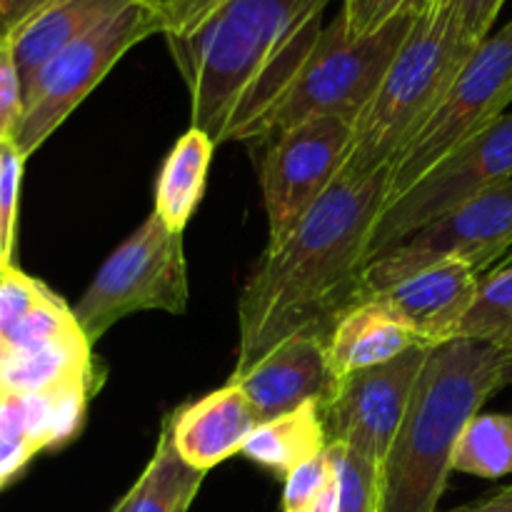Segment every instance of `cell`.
I'll return each instance as SVG.
<instances>
[{
    "label": "cell",
    "instance_id": "cell-6",
    "mask_svg": "<svg viewBox=\"0 0 512 512\" xmlns=\"http://www.w3.org/2000/svg\"><path fill=\"white\" fill-rule=\"evenodd\" d=\"M175 3L138 0L55 53L25 88L23 118L13 135L18 153L28 160L130 48L150 35L168 33Z\"/></svg>",
    "mask_w": 512,
    "mask_h": 512
},
{
    "label": "cell",
    "instance_id": "cell-15",
    "mask_svg": "<svg viewBox=\"0 0 512 512\" xmlns=\"http://www.w3.org/2000/svg\"><path fill=\"white\" fill-rule=\"evenodd\" d=\"M258 425V415L243 390L228 383L175 410L165 430L183 463L208 473L215 465L238 455Z\"/></svg>",
    "mask_w": 512,
    "mask_h": 512
},
{
    "label": "cell",
    "instance_id": "cell-36",
    "mask_svg": "<svg viewBox=\"0 0 512 512\" xmlns=\"http://www.w3.org/2000/svg\"><path fill=\"white\" fill-rule=\"evenodd\" d=\"M463 512H512V488L498 490L495 495H490L488 500H483V503L473 505V508L463 510Z\"/></svg>",
    "mask_w": 512,
    "mask_h": 512
},
{
    "label": "cell",
    "instance_id": "cell-27",
    "mask_svg": "<svg viewBox=\"0 0 512 512\" xmlns=\"http://www.w3.org/2000/svg\"><path fill=\"white\" fill-rule=\"evenodd\" d=\"M80 325L75 320L73 310L65 308L58 295L50 293L13 333L8 335V350L38 348V345L50 343V340L65 338L70 333H78Z\"/></svg>",
    "mask_w": 512,
    "mask_h": 512
},
{
    "label": "cell",
    "instance_id": "cell-35",
    "mask_svg": "<svg viewBox=\"0 0 512 512\" xmlns=\"http://www.w3.org/2000/svg\"><path fill=\"white\" fill-rule=\"evenodd\" d=\"M338 508H340V480H338V473H335V478L330 480L328 488L313 500V505H310L305 512H338Z\"/></svg>",
    "mask_w": 512,
    "mask_h": 512
},
{
    "label": "cell",
    "instance_id": "cell-16",
    "mask_svg": "<svg viewBox=\"0 0 512 512\" xmlns=\"http://www.w3.org/2000/svg\"><path fill=\"white\" fill-rule=\"evenodd\" d=\"M425 345L408 325L400 323L383 303L365 298L335 323L328 335V363L333 380L358 370L390 363L408 350ZM335 385V383H333Z\"/></svg>",
    "mask_w": 512,
    "mask_h": 512
},
{
    "label": "cell",
    "instance_id": "cell-25",
    "mask_svg": "<svg viewBox=\"0 0 512 512\" xmlns=\"http://www.w3.org/2000/svg\"><path fill=\"white\" fill-rule=\"evenodd\" d=\"M438 0H343L345 30L353 38H365L400 18H418Z\"/></svg>",
    "mask_w": 512,
    "mask_h": 512
},
{
    "label": "cell",
    "instance_id": "cell-43",
    "mask_svg": "<svg viewBox=\"0 0 512 512\" xmlns=\"http://www.w3.org/2000/svg\"><path fill=\"white\" fill-rule=\"evenodd\" d=\"M510 488H512V485H510Z\"/></svg>",
    "mask_w": 512,
    "mask_h": 512
},
{
    "label": "cell",
    "instance_id": "cell-17",
    "mask_svg": "<svg viewBox=\"0 0 512 512\" xmlns=\"http://www.w3.org/2000/svg\"><path fill=\"white\" fill-rule=\"evenodd\" d=\"M133 3L138 0H55L15 30L8 40L23 80V95L30 80L55 53Z\"/></svg>",
    "mask_w": 512,
    "mask_h": 512
},
{
    "label": "cell",
    "instance_id": "cell-41",
    "mask_svg": "<svg viewBox=\"0 0 512 512\" xmlns=\"http://www.w3.org/2000/svg\"><path fill=\"white\" fill-rule=\"evenodd\" d=\"M5 268V263H3V258H0V270H3Z\"/></svg>",
    "mask_w": 512,
    "mask_h": 512
},
{
    "label": "cell",
    "instance_id": "cell-3",
    "mask_svg": "<svg viewBox=\"0 0 512 512\" xmlns=\"http://www.w3.org/2000/svg\"><path fill=\"white\" fill-rule=\"evenodd\" d=\"M505 348L453 338L433 345L408 415L380 465L378 512H438L465 425L503 388Z\"/></svg>",
    "mask_w": 512,
    "mask_h": 512
},
{
    "label": "cell",
    "instance_id": "cell-39",
    "mask_svg": "<svg viewBox=\"0 0 512 512\" xmlns=\"http://www.w3.org/2000/svg\"><path fill=\"white\" fill-rule=\"evenodd\" d=\"M5 353H8V343H5V338H3V335H0V363H3Z\"/></svg>",
    "mask_w": 512,
    "mask_h": 512
},
{
    "label": "cell",
    "instance_id": "cell-20",
    "mask_svg": "<svg viewBox=\"0 0 512 512\" xmlns=\"http://www.w3.org/2000/svg\"><path fill=\"white\" fill-rule=\"evenodd\" d=\"M328 445L320 403H308L303 408L260 423L248 443L243 445L240 455L273 470V473L288 475L300 463L323 453Z\"/></svg>",
    "mask_w": 512,
    "mask_h": 512
},
{
    "label": "cell",
    "instance_id": "cell-10",
    "mask_svg": "<svg viewBox=\"0 0 512 512\" xmlns=\"http://www.w3.org/2000/svg\"><path fill=\"white\" fill-rule=\"evenodd\" d=\"M512 178V113L500 115L475 138L435 165L408 193L388 203L370 240L368 263L403 243L415 230L443 218L465 200Z\"/></svg>",
    "mask_w": 512,
    "mask_h": 512
},
{
    "label": "cell",
    "instance_id": "cell-40",
    "mask_svg": "<svg viewBox=\"0 0 512 512\" xmlns=\"http://www.w3.org/2000/svg\"><path fill=\"white\" fill-rule=\"evenodd\" d=\"M512 263V250H510V253L508 255H505V258L503 260H500V263L498 265H495V268H500V265H510Z\"/></svg>",
    "mask_w": 512,
    "mask_h": 512
},
{
    "label": "cell",
    "instance_id": "cell-23",
    "mask_svg": "<svg viewBox=\"0 0 512 512\" xmlns=\"http://www.w3.org/2000/svg\"><path fill=\"white\" fill-rule=\"evenodd\" d=\"M455 338L480 340V343L512 345V263L493 268L480 278L478 295L468 315L460 323Z\"/></svg>",
    "mask_w": 512,
    "mask_h": 512
},
{
    "label": "cell",
    "instance_id": "cell-21",
    "mask_svg": "<svg viewBox=\"0 0 512 512\" xmlns=\"http://www.w3.org/2000/svg\"><path fill=\"white\" fill-rule=\"evenodd\" d=\"M203 478L205 473L190 468L175 453L170 433L163 425L153 458L140 475V495L133 512H188L193 500L198 498Z\"/></svg>",
    "mask_w": 512,
    "mask_h": 512
},
{
    "label": "cell",
    "instance_id": "cell-9",
    "mask_svg": "<svg viewBox=\"0 0 512 512\" xmlns=\"http://www.w3.org/2000/svg\"><path fill=\"white\" fill-rule=\"evenodd\" d=\"M512 250V178L415 230L410 238L368 263L365 298L395 280L435 263H463L483 275ZM363 298V300H365Z\"/></svg>",
    "mask_w": 512,
    "mask_h": 512
},
{
    "label": "cell",
    "instance_id": "cell-19",
    "mask_svg": "<svg viewBox=\"0 0 512 512\" xmlns=\"http://www.w3.org/2000/svg\"><path fill=\"white\" fill-rule=\"evenodd\" d=\"M213 150L215 140L190 125L188 133L175 140L163 168H160L158 183H155L153 213L175 233H183L203 198Z\"/></svg>",
    "mask_w": 512,
    "mask_h": 512
},
{
    "label": "cell",
    "instance_id": "cell-22",
    "mask_svg": "<svg viewBox=\"0 0 512 512\" xmlns=\"http://www.w3.org/2000/svg\"><path fill=\"white\" fill-rule=\"evenodd\" d=\"M453 473L498 480L512 473V415L478 413L460 435Z\"/></svg>",
    "mask_w": 512,
    "mask_h": 512
},
{
    "label": "cell",
    "instance_id": "cell-7",
    "mask_svg": "<svg viewBox=\"0 0 512 512\" xmlns=\"http://www.w3.org/2000/svg\"><path fill=\"white\" fill-rule=\"evenodd\" d=\"M188 298L183 233L170 230L158 215L150 213L143 225L105 258L73 315L93 345L133 313H185Z\"/></svg>",
    "mask_w": 512,
    "mask_h": 512
},
{
    "label": "cell",
    "instance_id": "cell-33",
    "mask_svg": "<svg viewBox=\"0 0 512 512\" xmlns=\"http://www.w3.org/2000/svg\"><path fill=\"white\" fill-rule=\"evenodd\" d=\"M55 0H0V38H10Z\"/></svg>",
    "mask_w": 512,
    "mask_h": 512
},
{
    "label": "cell",
    "instance_id": "cell-31",
    "mask_svg": "<svg viewBox=\"0 0 512 512\" xmlns=\"http://www.w3.org/2000/svg\"><path fill=\"white\" fill-rule=\"evenodd\" d=\"M450 5L465 38L473 45H480L493 35V25L505 0H450Z\"/></svg>",
    "mask_w": 512,
    "mask_h": 512
},
{
    "label": "cell",
    "instance_id": "cell-24",
    "mask_svg": "<svg viewBox=\"0 0 512 512\" xmlns=\"http://www.w3.org/2000/svg\"><path fill=\"white\" fill-rule=\"evenodd\" d=\"M338 445V443H335ZM340 508L338 512H378L380 465L358 450L340 445L338 453Z\"/></svg>",
    "mask_w": 512,
    "mask_h": 512
},
{
    "label": "cell",
    "instance_id": "cell-8",
    "mask_svg": "<svg viewBox=\"0 0 512 512\" xmlns=\"http://www.w3.org/2000/svg\"><path fill=\"white\" fill-rule=\"evenodd\" d=\"M512 103V20L478 45L428 123L390 165V200L505 115ZM388 208V205H385Z\"/></svg>",
    "mask_w": 512,
    "mask_h": 512
},
{
    "label": "cell",
    "instance_id": "cell-30",
    "mask_svg": "<svg viewBox=\"0 0 512 512\" xmlns=\"http://www.w3.org/2000/svg\"><path fill=\"white\" fill-rule=\"evenodd\" d=\"M25 110L23 80L15 65L10 40H0V145L10 143Z\"/></svg>",
    "mask_w": 512,
    "mask_h": 512
},
{
    "label": "cell",
    "instance_id": "cell-29",
    "mask_svg": "<svg viewBox=\"0 0 512 512\" xmlns=\"http://www.w3.org/2000/svg\"><path fill=\"white\" fill-rule=\"evenodd\" d=\"M25 158L10 143L0 145V258L10 265L15 248V225H18V195Z\"/></svg>",
    "mask_w": 512,
    "mask_h": 512
},
{
    "label": "cell",
    "instance_id": "cell-14",
    "mask_svg": "<svg viewBox=\"0 0 512 512\" xmlns=\"http://www.w3.org/2000/svg\"><path fill=\"white\" fill-rule=\"evenodd\" d=\"M480 278L483 275L468 265L448 260L405 275L368 298L383 303L425 345H440L458 335L460 323L478 295Z\"/></svg>",
    "mask_w": 512,
    "mask_h": 512
},
{
    "label": "cell",
    "instance_id": "cell-5",
    "mask_svg": "<svg viewBox=\"0 0 512 512\" xmlns=\"http://www.w3.org/2000/svg\"><path fill=\"white\" fill-rule=\"evenodd\" d=\"M415 18H400L365 38H353L343 18L325 25L298 75L260 123L253 143H268L273 135L310 118L353 120L378 93L390 63L408 38Z\"/></svg>",
    "mask_w": 512,
    "mask_h": 512
},
{
    "label": "cell",
    "instance_id": "cell-13",
    "mask_svg": "<svg viewBox=\"0 0 512 512\" xmlns=\"http://www.w3.org/2000/svg\"><path fill=\"white\" fill-rule=\"evenodd\" d=\"M230 383L243 390L260 423L308 403H325L335 383L328 363V338L315 333L293 335L243 375H233Z\"/></svg>",
    "mask_w": 512,
    "mask_h": 512
},
{
    "label": "cell",
    "instance_id": "cell-38",
    "mask_svg": "<svg viewBox=\"0 0 512 512\" xmlns=\"http://www.w3.org/2000/svg\"><path fill=\"white\" fill-rule=\"evenodd\" d=\"M500 383L505 385H512V345L510 348H505V355H503V370H500Z\"/></svg>",
    "mask_w": 512,
    "mask_h": 512
},
{
    "label": "cell",
    "instance_id": "cell-42",
    "mask_svg": "<svg viewBox=\"0 0 512 512\" xmlns=\"http://www.w3.org/2000/svg\"><path fill=\"white\" fill-rule=\"evenodd\" d=\"M0 40H3V38H0Z\"/></svg>",
    "mask_w": 512,
    "mask_h": 512
},
{
    "label": "cell",
    "instance_id": "cell-28",
    "mask_svg": "<svg viewBox=\"0 0 512 512\" xmlns=\"http://www.w3.org/2000/svg\"><path fill=\"white\" fill-rule=\"evenodd\" d=\"M50 290L35 278H28L13 263L0 270V335H8L43 303Z\"/></svg>",
    "mask_w": 512,
    "mask_h": 512
},
{
    "label": "cell",
    "instance_id": "cell-4",
    "mask_svg": "<svg viewBox=\"0 0 512 512\" xmlns=\"http://www.w3.org/2000/svg\"><path fill=\"white\" fill-rule=\"evenodd\" d=\"M478 45L455 20L450 0L418 15L378 93L355 118L340 180H363L390 168L435 113Z\"/></svg>",
    "mask_w": 512,
    "mask_h": 512
},
{
    "label": "cell",
    "instance_id": "cell-11",
    "mask_svg": "<svg viewBox=\"0 0 512 512\" xmlns=\"http://www.w3.org/2000/svg\"><path fill=\"white\" fill-rule=\"evenodd\" d=\"M353 120L310 118L268 140L260 160V190L268 213L270 240L283 238L340 180Z\"/></svg>",
    "mask_w": 512,
    "mask_h": 512
},
{
    "label": "cell",
    "instance_id": "cell-18",
    "mask_svg": "<svg viewBox=\"0 0 512 512\" xmlns=\"http://www.w3.org/2000/svg\"><path fill=\"white\" fill-rule=\"evenodd\" d=\"M83 330L38 348L8 350L0 363V390L18 395L50 393L68 385L95 388L93 358Z\"/></svg>",
    "mask_w": 512,
    "mask_h": 512
},
{
    "label": "cell",
    "instance_id": "cell-34",
    "mask_svg": "<svg viewBox=\"0 0 512 512\" xmlns=\"http://www.w3.org/2000/svg\"><path fill=\"white\" fill-rule=\"evenodd\" d=\"M38 453L28 440H0V490Z\"/></svg>",
    "mask_w": 512,
    "mask_h": 512
},
{
    "label": "cell",
    "instance_id": "cell-32",
    "mask_svg": "<svg viewBox=\"0 0 512 512\" xmlns=\"http://www.w3.org/2000/svg\"><path fill=\"white\" fill-rule=\"evenodd\" d=\"M0 440H28L23 395L8 390H0Z\"/></svg>",
    "mask_w": 512,
    "mask_h": 512
},
{
    "label": "cell",
    "instance_id": "cell-12",
    "mask_svg": "<svg viewBox=\"0 0 512 512\" xmlns=\"http://www.w3.org/2000/svg\"><path fill=\"white\" fill-rule=\"evenodd\" d=\"M433 345H418L390 363L335 380L320 403L328 443L358 450L383 465L413 400L415 385Z\"/></svg>",
    "mask_w": 512,
    "mask_h": 512
},
{
    "label": "cell",
    "instance_id": "cell-2",
    "mask_svg": "<svg viewBox=\"0 0 512 512\" xmlns=\"http://www.w3.org/2000/svg\"><path fill=\"white\" fill-rule=\"evenodd\" d=\"M333 0H210L165 35L190 90L193 128L253 143L323 33Z\"/></svg>",
    "mask_w": 512,
    "mask_h": 512
},
{
    "label": "cell",
    "instance_id": "cell-1",
    "mask_svg": "<svg viewBox=\"0 0 512 512\" xmlns=\"http://www.w3.org/2000/svg\"><path fill=\"white\" fill-rule=\"evenodd\" d=\"M388 200L390 168L338 180L293 230L270 240L238 298L233 375L293 335L328 338L343 313L365 298L370 240Z\"/></svg>",
    "mask_w": 512,
    "mask_h": 512
},
{
    "label": "cell",
    "instance_id": "cell-26",
    "mask_svg": "<svg viewBox=\"0 0 512 512\" xmlns=\"http://www.w3.org/2000/svg\"><path fill=\"white\" fill-rule=\"evenodd\" d=\"M338 453V445L330 443L323 453L313 455L285 475L283 512H305L313 505V500L328 488L330 480L338 473Z\"/></svg>",
    "mask_w": 512,
    "mask_h": 512
},
{
    "label": "cell",
    "instance_id": "cell-37",
    "mask_svg": "<svg viewBox=\"0 0 512 512\" xmlns=\"http://www.w3.org/2000/svg\"><path fill=\"white\" fill-rule=\"evenodd\" d=\"M138 495H140V478L135 480L133 488H130L128 493L118 500V505H115L110 512H133V505H135V500H138Z\"/></svg>",
    "mask_w": 512,
    "mask_h": 512
}]
</instances>
